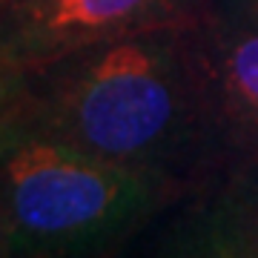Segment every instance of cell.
Masks as SVG:
<instances>
[{
  "instance_id": "8992f818",
  "label": "cell",
  "mask_w": 258,
  "mask_h": 258,
  "mask_svg": "<svg viewBox=\"0 0 258 258\" xmlns=\"http://www.w3.org/2000/svg\"><path fill=\"white\" fill-rule=\"evenodd\" d=\"M210 9L230 23L258 32V0H210Z\"/></svg>"
},
{
  "instance_id": "5b68a950",
  "label": "cell",
  "mask_w": 258,
  "mask_h": 258,
  "mask_svg": "<svg viewBox=\"0 0 258 258\" xmlns=\"http://www.w3.org/2000/svg\"><path fill=\"white\" fill-rule=\"evenodd\" d=\"M155 252L184 258H258V164L227 169L175 204Z\"/></svg>"
},
{
  "instance_id": "3957f363",
  "label": "cell",
  "mask_w": 258,
  "mask_h": 258,
  "mask_svg": "<svg viewBox=\"0 0 258 258\" xmlns=\"http://www.w3.org/2000/svg\"><path fill=\"white\" fill-rule=\"evenodd\" d=\"M210 0H0V72H32L78 49L164 26H189Z\"/></svg>"
},
{
  "instance_id": "7a4b0ae2",
  "label": "cell",
  "mask_w": 258,
  "mask_h": 258,
  "mask_svg": "<svg viewBox=\"0 0 258 258\" xmlns=\"http://www.w3.org/2000/svg\"><path fill=\"white\" fill-rule=\"evenodd\" d=\"M178 181L83 155L0 115L6 255H103L186 198Z\"/></svg>"
},
{
  "instance_id": "ba28073f",
  "label": "cell",
  "mask_w": 258,
  "mask_h": 258,
  "mask_svg": "<svg viewBox=\"0 0 258 258\" xmlns=\"http://www.w3.org/2000/svg\"><path fill=\"white\" fill-rule=\"evenodd\" d=\"M3 95H6V78H3V72H0V101H3Z\"/></svg>"
},
{
  "instance_id": "52a82bcc",
  "label": "cell",
  "mask_w": 258,
  "mask_h": 258,
  "mask_svg": "<svg viewBox=\"0 0 258 258\" xmlns=\"http://www.w3.org/2000/svg\"><path fill=\"white\" fill-rule=\"evenodd\" d=\"M0 255H6V212L0 204Z\"/></svg>"
},
{
  "instance_id": "277c9868",
  "label": "cell",
  "mask_w": 258,
  "mask_h": 258,
  "mask_svg": "<svg viewBox=\"0 0 258 258\" xmlns=\"http://www.w3.org/2000/svg\"><path fill=\"white\" fill-rule=\"evenodd\" d=\"M192 63L227 169L258 164V32L207 12L189 26Z\"/></svg>"
},
{
  "instance_id": "6da1fadb",
  "label": "cell",
  "mask_w": 258,
  "mask_h": 258,
  "mask_svg": "<svg viewBox=\"0 0 258 258\" xmlns=\"http://www.w3.org/2000/svg\"><path fill=\"white\" fill-rule=\"evenodd\" d=\"M189 26L115 37L12 75L0 115L83 155L152 169L198 192L227 164L204 112Z\"/></svg>"
}]
</instances>
